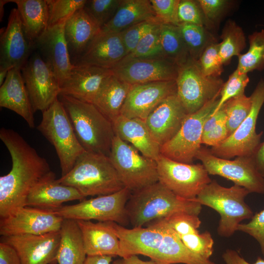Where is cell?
Wrapping results in <instances>:
<instances>
[{"instance_id":"6da1fadb","label":"cell","mask_w":264,"mask_h":264,"mask_svg":"<svg viewBox=\"0 0 264 264\" xmlns=\"http://www.w3.org/2000/svg\"><path fill=\"white\" fill-rule=\"evenodd\" d=\"M0 139L7 149L12 168L0 177V217L25 206L31 190L52 171L41 156L19 133L2 128Z\"/></svg>"},{"instance_id":"7a4b0ae2","label":"cell","mask_w":264,"mask_h":264,"mask_svg":"<svg viewBox=\"0 0 264 264\" xmlns=\"http://www.w3.org/2000/svg\"><path fill=\"white\" fill-rule=\"evenodd\" d=\"M201 206L176 196L158 181L132 193L126 207L130 223L138 227L178 213L198 216Z\"/></svg>"},{"instance_id":"3957f363","label":"cell","mask_w":264,"mask_h":264,"mask_svg":"<svg viewBox=\"0 0 264 264\" xmlns=\"http://www.w3.org/2000/svg\"><path fill=\"white\" fill-rule=\"evenodd\" d=\"M76 137L84 149L109 155L115 132L113 125L91 103L60 94Z\"/></svg>"},{"instance_id":"277c9868","label":"cell","mask_w":264,"mask_h":264,"mask_svg":"<svg viewBox=\"0 0 264 264\" xmlns=\"http://www.w3.org/2000/svg\"><path fill=\"white\" fill-rule=\"evenodd\" d=\"M57 180L75 188L85 198L109 195L124 188L109 156L87 151L68 173Z\"/></svg>"},{"instance_id":"5b68a950","label":"cell","mask_w":264,"mask_h":264,"mask_svg":"<svg viewBox=\"0 0 264 264\" xmlns=\"http://www.w3.org/2000/svg\"><path fill=\"white\" fill-rule=\"evenodd\" d=\"M249 194L247 190L238 185L225 187L213 180L193 200L219 214L218 234L221 237L228 238L237 231L242 221L250 220L254 216L252 210L244 201Z\"/></svg>"},{"instance_id":"8992f818","label":"cell","mask_w":264,"mask_h":264,"mask_svg":"<svg viewBox=\"0 0 264 264\" xmlns=\"http://www.w3.org/2000/svg\"><path fill=\"white\" fill-rule=\"evenodd\" d=\"M37 129L54 147L59 160L61 176H65L86 151L79 142L58 98L42 112V118Z\"/></svg>"},{"instance_id":"52a82bcc","label":"cell","mask_w":264,"mask_h":264,"mask_svg":"<svg viewBox=\"0 0 264 264\" xmlns=\"http://www.w3.org/2000/svg\"><path fill=\"white\" fill-rule=\"evenodd\" d=\"M109 156L124 187L132 193L158 181L156 161L116 135Z\"/></svg>"},{"instance_id":"ba28073f","label":"cell","mask_w":264,"mask_h":264,"mask_svg":"<svg viewBox=\"0 0 264 264\" xmlns=\"http://www.w3.org/2000/svg\"><path fill=\"white\" fill-rule=\"evenodd\" d=\"M131 194L124 187L111 194L84 199L75 204L63 206L54 212L63 219L114 222L125 227L130 223L126 206Z\"/></svg>"},{"instance_id":"9c48e42d","label":"cell","mask_w":264,"mask_h":264,"mask_svg":"<svg viewBox=\"0 0 264 264\" xmlns=\"http://www.w3.org/2000/svg\"><path fill=\"white\" fill-rule=\"evenodd\" d=\"M176 82L177 96L188 114L220 96L224 84L220 77L205 76L197 61L191 57L178 66Z\"/></svg>"},{"instance_id":"30bf717a","label":"cell","mask_w":264,"mask_h":264,"mask_svg":"<svg viewBox=\"0 0 264 264\" xmlns=\"http://www.w3.org/2000/svg\"><path fill=\"white\" fill-rule=\"evenodd\" d=\"M216 97L195 112L188 114L176 134L160 147V154L181 163L193 164L201 147L203 127L216 109L219 100Z\"/></svg>"},{"instance_id":"8fae6325","label":"cell","mask_w":264,"mask_h":264,"mask_svg":"<svg viewBox=\"0 0 264 264\" xmlns=\"http://www.w3.org/2000/svg\"><path fill=\"white\" fill-rule=\"evenodd\" d=\"M252 106L249 114L237 129L222 143L211 147L215 155L230 159L238 156H252L261 143L263 132L257 133V120L264 103V80L262 79L251 95Z\"/></svg>"},{"instance_id":"7c38bea8","label":"cell","mask_w":264,"mask_h":264,"mask_svg":"<svg viewBox=\"0 0 264 264\" xmlns=\"http://www.w3.org/2000/svg\"><path fill=\"white\" fill-rule=\"evenodd\" d=\"M196 159L201 162L209 175L231 180L250 193L264 195V178L252 156H238L233 160L224 159L213 154L210 149L201 147Z\"/></svg>"},{"instance_id":"4fadbf2b","label":"cell","mask_w":264,"mask_h":264,"mask_svg":"<svg viewBox=\"0 0 264 264\" xmlns=\"http://www.w3.org/2000/svg\"><path fill=\"white\" fill-rule=\"evenodd\" d=\"M158 181L176 196L195 199L211 181L202 164H187L161 154L156 161Z\"/></svg>"},{"instance_id":"5bb4252c","label":"cell","mask_w":264,"mask_h":264,"mask_svg":"<svg viewBox=\"0 0 264 264\" xmlns=\"http://www.w3.org/2000/svg\"><path fill=\"white\" fill-rule=\"evenodd\" d=\"M21 73L34 112L46 110L61 93L60 85L51 67L38 51L34 52Z\"/></svg>"},{"instance_id":"9a60e30c","label":"cell","mask_w":264,"mask_h":264,"mask_svg":"<svg viewBox=\"0 0 264 264\" xmlns=\"http://www.w3.org/2000/svg\"><path fill=\"white\" fill-rule=\"evenodd\" d=\"M63 220L53 211L25 206L0 218V234L5 237L56 232Z\"/></svg>"},{"instance_id":"2e32d148","label":"cell","mask_w":264,"mask_h":264,"mask_svg":"<svg viewBox=\"0 0 264 264\" xmlns=\"http://www.w3.org/2000/svg\"><path fill=\"white\" fill-rule=\"evenodd\" d=\"M178 65L165 57H125L111 70L113 74L131 85L176 80Z\"/></svg>"},{"instance_id":"e0dca14e","label":"cell","mask_w":264,"mask_h":264,"mask_svg":"<svg viewBox=\"0 0 264 264\" xmlns=\"http://www.w3.org/2000/svg\"><path fill=\"white\" fill-rule=\"evenodd\" d=\"M35 49L28 38L17 8L10 13L7 26L0 30V66L22 68Z\"/></svg>"},{"instance_id":"ac0fdd59","label":"cell","mask_w":264,"mask_h":264,"mask_svg":"<svg viewBox=\"0 0 264 264\" xmlns=\"http://www.w3.org/2000/svg\"><path fill=\"white\" fill-rule=\"evenodd\" d=\"M175 94H176V80L132 85L120 115L145 120L163 100Z\"/></svg>"},{"instance_id":"d6986e66","label":"cell","mask_w":264,"mask_h":264,"mask_svg":"<svg viewBox=\"0 0 264 264\" xmlns=\"http://www.w3.org/2000/svg\"><path fill=\"white\" fill-rule=\"evenodd\" d=\"M17 251L22 264H56L60 230L40 235L2 237Z\"/></svg>"},{"instance_id":"ffe728a7","label":"cell","mask_w":264,"mask_h":264,"mask_svg":"<svg viewBox=\"0 0 264 264\" xmlns=\"http://www.w3.org/2000/svg\"><path fill=\"white\" fill-rule=\"evenodd\" d=\"M65 22L48 27L34 44L35 48L51 67L61 87L73 66L65 35Z\"/></svg>"},{"instance_id":"44dd1931","label":"cell","mask_w":264,"mask_h":264,"mask_svg":"<svg viewBox=\"0 0 264 264\" xmlns=\"http://www.w3.org/2000/svg\"><path fill=\"white\" fill-rule=\"evenodd\" d=\"M120 33L100 32L88 44L73 65H87L112 69L127 55Z\"/></svg>"},{"instance_id":"7402d4cb","label":"cell","mask_w":264,"mask_h":264,"mask_svg":"<svg viewBox=\"0 0 264 264\" xmlns=\"http://www.w3.org/2000/svg\"><path fill=\"white\" fill-rule=\"evenodd\" d=\"M188 113L176 94L163 100L145 120L151 134L161 146L177 132Z\"/></svg>"},{"instance_id":"603a6c76","label":"cell","mask_w":264,"mask_h":264,"mask_svg":"<svg viewBox=\"0 0 264 264\" xmlns=\"http://www.w3.org/2000/svg\"><path fill=\"white\" fill-rule=\"evenodd\" d=\"M113 74L111 69L87 65H73L61 87L60 94L92 104L104 81Z\"/></svg>"},{"instance_id":"cb8c5ba5","label":"cell","mask_w":264,"mask_h":264,"mask_svg":"<svg viewBox=\"0 0 264 264\" xmlns=\"http://www.w3.org/2000/svg\"><path fill=\"white\" fill-rule=\"evenodd\" d=\"M85 198L75 188L60 183L51 171L31 190L26 206L55 211L65 202Z\"/></svg>"},{"instance_id":"d4e9b609","label":"cell","mask_w":264,"mask_h":264,"mask_svg":"<svg viewBox=\"0 0 264 264\" xmlns=\"http://www.w3.org/2000/svg\"><path fill=\"white\" fill-rule=\"evenodd\" d=\"M115 134L136 149L144 156L156 161L160 145L151 134L145 120L120 115L112 122Z\"/></svg>"},{"instance_id":"484cf974","label":"cell","mask_w":264,"mask_h":264,"mask_svg":"<svg viewBox=\"0 0 264 264\" xmlns=\"http://www.w3.org/2000/svg\"><path fill=\"white\" fill-rule=\"evenodd\" d=\"M0 106L16 112L29 128H35L34 111L21 69L13 68L8 71L0 87Z\"/></svg>"},{"instance_id":"4316f807","label":"cell","mask_w":264,"mask_h":264,"mask_svg":"<svg viewBox=\"0 0 264 264\" xmlns=\"http://www.w3.org/2000/svg\"><path fill=\"white\" fill-rule=\"evenodd\" d=\"M151 222L159 226L164 233L159 247L150 258L156 264H216L188 249L163 219Z\"/></svg>"},{"instance_id":"83f0119b","label":"cell","mask_w":264,"mask_h":264,"mask_svg":"<svg viewBox=\"0 0 264 264\" xmlns=\"http://www.w3.org/2000/svg\"><path fill=\"white\" fill-rule=\"evenodd\" d=\"M76 221L82 233L87 256H119L120 241L111 222Z\"/></svg>"},{"instance_id":"f1b7e54d","label":"cell","mask_w":264,"mask_h":264,"mask_svg":"<svg viewBox=\"0 0 264 264\" xmlns=\"http://www.w3.org/2000/svg\"><path fill=\"white\" fill-rule=\"evenodd\" d=\"M101 28L83 8L78 10L65 22L64 32L71 62L80 56Z\"/></svg>"},{"instance_id":"f546056e","label":"cell","mask_w":264,"mask_h":264,"mask_svg":"<svg viewBox=\"0 0 264 264\" xmlns=\"http://www.w3.org/2000/svg\"><path fill=\"white\" fill-rule=\"evenodd\" d=\"M145 21L159 22L150 0H121L114 16L101 31L120 33Z\"/></svg>"},{"instance_id":"4dcf8cb0","label":"cell","mask_w":264,"mask_h":264,"mask_svg":"<svg viewBox=\"0 0 264 264\" xmlns=\"http://www.w3.org/2000/svg\"><path fill=\"white\" fill-rule=\"evenodd\" d=\"M131 86L113 74L103 83L92 104L112 122L121 114Z\"/></svg>"},{"instance_id":"1f68e13d","label":"cell","mask_w":264,"mask_h":264,"mask_svg":"<svg viewBox=\"0 0 264 264\" xmlns=\"http://www.w3.org/2000/svg\"><path fill=\"white\" fill-rule=\"evenodd\" d=\"M60 233V242L56 256L57 263L84 264L87 254L77 221L64 219Z\"/></svg>"},{"instance_id":"d6a6232c","label":"cell","mask_w":264,"mask_h":264,"mask_svg":"<svg viewBox=\"0 0 264 264\" xmlns=\"http://www.w3.org/2000/svg\"><path fill=\"white\" fill-rule=\"evenodd\" d=\"M16 4L25 32L30 40L35 41L48 28L47 0H12Z\"/></svg>"},{"instance_id":"836d02e7","label":"cell","mask_w":264,"mask_h":264,"mask_svg":"<svg viewBox=\"0 0 264 264\" xmlns=\"http://www.w3.org/2000/svg\"><path fill=\"white\" fill-rule=\"evenodd\" d=\"M159 39L165 58L179 66L190 57L178 26L160 23Z\"/></svg>"},{"instance_id":"e575fe53","label":"cell","mask_w":264,"mask_h":264,"mask_svg":"<svg viewBox=\"0 0 264 264\" xmlns=\"http://www.w3.org/2000/svg\"><path fill=\"white\" fill-rule=\"evenodd\" d=\"M219 55L223 65L228 64L232 58L238 57L246 46V40L242 28L235 22L228 20L220 36Z\"/></svg>"},{"instance_id":"d590c367","label":"cell","mask_w":264,"mask_h":264,"mask_svg":"<svg viewBox=\"0 0 264 264\" xmlns=\"http://www.w3.org/2000/svg\"><path fill=\"white\" fill-rule=\"evenodd\" d=\"M178 27L190 56L195 60L198 59L207 47L217 43L215 37L204 26L180 23Z\"/></svg>"},{"instance_id":"8d00e7d4","label":"cell","mask_w":264,"mask_h":264,"mask_svg":"<svg viewBox=\"0 0 264 264\" xmlns=\"http://www.w3.org/2000/svg\"><path fill=\"white\" fill-rule=\"evenodd\" d=\"M248 40V51L238 57L237 69L241 73L245 74L255 70L264 69V30L249 35Z\"/></svg>"},{"instance_id":"74e56055","label":"cell","mask_w":264,"mask_h":264,"mask_svg":"<svg viewBox=\"0 0 264 264\" xmlns=\"http://www.w3.org/2000/svg\"><path fill=\"white\" fill-rule=\"evenodd\" d=\"M228 136L239 127L250 113L252 99L244 94L232 98L225 104Z\"/></svg>"},{"instance_id":"f35d334b","label":"cell","mask_w":264,"mask_h":264,"mask_svg":"<svg viewBox=\"0 0 264 264\" xmlns=\"http://www.w3.org/2000/svg\"><path fill=\"white\" fill-rule=\"evenodd\" d=\"M160 24L157 23L153 25L141 38L134 50L125 57L130 58L165 57L160 42Z\"/></svg>"},{"instance_id":"ab89813d","label":"cell","mask_w":264,"mask_h":264,"mask_svg":"<svg viewBox=\"0 0 264 264\" xmlns=\"http://www.w3.org/2000/svg\"><path fill=\"white\" fill-rule=\"evenodd\" d=\"M121 0H87L83 9L101 29L114 16Z\"/></svg>"},{"instance_id":"60d3db41","label":"cell","mask_w":264,"mask_h":264,"mask_svg":"<svg viewBox=\"0 0 264 264\" xmlns=\"http://www.w3.org/2000/svg\"><path fill=\"white\" fill-rule=\"evenodd\" d=\"M87 0H47L48 27L65 22L78 10L84 7Z\"/></svg>"},{"instance_id":"b9f144b4","label":"cell","mask_w":264,"mask_h":264,"mask_svg":"<svg viewBox=\"0 0 264 264\" xmlns=\"http://www.w3.org/2000/svg\"><path fill=\"white\" fill-rule=\"evenodd\" d=\"M249 82L247 74L241 73L236 69L224 83L221 89L218 104L213 114L218 111L229 99L244 94V90Z\"/></svg>"},{"instance_id":"7bdbcfd3","label":"cell","mask_w":264,"mask_h":264,"mask_svg":"<svg viewBox=\"0 0 264 264\" xmlns=\"http://www.w3.org/2000/svg\"><path fill=\"white\" fill-rule=\"evenodd\" d=\"M178 237L184 245L193 253L207 259L213 254L214 242L209 232L200 233L198 231Z\"/></svg>"},{"instance_id":"ee69618b","label":"cell","mask_w":264,"mask_h":264,"mask_svg":"<svg viewBox=\"0 0 264 264\" xmlns=\"http://www.w3.org/2000/svg\"><path fill=\"white\" fill-rule=\"evenodd\" d=\"M179 24L190 23L212 29L206 20L198 0H179L177 9Z\"/></svg>"},{"instance_id":"f6af8a7d","label":"cell","mask_w":264,"mask_h":264,"mask_svg":"<svg viewBox=\"0 0 264 264\" xmlns=\"http://www.w3.org/2000/svg\"><path fill=\"white\" fill-rule=\"evenodd\" d=\"M197 61L202 73L206 76L220 77L223 72V64L219 55V43L209 45Z\"/></svg>"},{"instance_id":"bcb514c9","label":"cell","mask_w":264,"mask_h":264,"mask_svg":"<svg viewBox=\"0 0 264 264\" xmlns=\"http://www.w3.org/2000/svg\"><path fill=\"white\" fill-rule=\"evenodd\" d=\"M178 236L198 232L201 221L198 216L187 213H178L163 218Z\"/></svg>"},{"instance_id":"7dc6e473","label":"cell","mask_w":264,"mask_h":264,"mask_svg":"<svg viewBox=\"0 0 264 264\" xmlns=\"http://www.w3.org/2000/svg\"><path fill=\"white\" fill-rule=\"evenodd\" d=\"M160 23L178 26L177 9L179 0H150Z\"/></svg>"},{"instance_id":"c3c4849f","label":"cell","mask_w":264,"mask_h":264,"mask_svg":"<svg viewBox=\"0 0 264 264\" xmlns=\"http://www.w3.org/2000/svg\"><path fill=\"white\" fill-rule=\"evenodd\" d=\"M159 22L145 21L129 27L120 32L128 54L134 50L145 33L153 25Z\"/></svg>"},{"instance_id":"681fc988","label":"cell","mask_w":264,"mask_h":264,"mask_svg":"<svg viewBox=\"0 0 264 264\" xmlns=\"http://www.w3.org/2000/svg\"><path fill=\"white\" fill-rule=\"evenodd\" d=\"M237 231L242 232L253 237L260 245L264 258V209L254 214L246 223H240Z\"/></svg>"},{"instance_id":"f907efd6","label":"cell","mask_w":264,"mask_h":264,"mask_svg":"<svg viewBox=\"0 0 264 264\" xmlns=\"http://www.w3.org/2000/svg\"><path fill=\"white\" fill-rule=\"evenodd\" d=\"M205 17L212 28L229 6L226 0H198Z\"/></svg>"},{"instance_id":"816d5d0a","label":"cell","mask_w":264,"mask_h":264,"mask_svg":"<svg viewBox=\"0 0 264 264\" xmlns=\"http://www.w3.org/2000/svg\"><path fill=\"white\" fill-rule=\"evenodd\" d=\"M228 137L226 121L215 127L208 132L202 134L201 144L216 147L222 143Z\"/></svg>"},{"instance_id":"f5cc1de1","label":"cell","mask_w":264,"mask_h":264,"mask_svg":"<svg viewBox=\"0 0 264 264\" xmlns=\"http://www.w3.org/2000/svg\"><path fill=\"white\" fill-rule=\"evenodd\" d=\"M0 264H22L16 250L2 241L0 242Z\"/></svg>"},{"instance_id":"db71d44e","label":"cell","mask_w":264,"mask_h":264,"mask_svg":"<svg viewBox=\"0 0 264 264\" xmlns=\"http://www.w3.org/2000/svg\"><path fill=\"white\" fill-rule=\"evenodd\" d=\"M226 111L224 104L216 113L210 115L204 122L202 134L212 130L220 123L226 121Z\"/></svg>"},{"instance_id":"11a10c76","label":"cell","mask_w":264,"mask_h":264,"mask_svg":"<svg viewBox=\"0 0 264 264\" xmlns=\"http://www.w3.org/2000/svg\"><path fill=\"white\" fill-rule=\"evenodd\" d=\"M222 258L225 264H264V259L258 257L256 262L250 264L241 257L235 250L227 249L222 255Z\"/></svg>"},{"instance_id":"9f6ffc18","label":"cell","mask_w":264,"mask_h":264,"mask_svg":"<svg viewBox=\"0 0 264 264\" xmlns=\"http://www.w3.org/2000/svg\"><path fill=\"white\" fill-rule=\"evenodd\" d=\"M252 157L258 170L264 178V141L260 143Z\"/></svg>"},{"instance_id":"6f0895ef","label":"cell","mask_w":264,"mask_h":264,"mask_svg":"<svg viewBox=\"0 0 264 264\" xmlns=\"http://www.w3.org/2000/svg\"><path fill=\"white\" fill-rule=\"evenodd\" d=\"M112 264H156L152 260L143 261L137 255H132L126 257H120L114 261Z\"/></svg>"},{"instance_id":"680465c9","label":"cell","mask_w":264,"mask_h":264,"mask_svg":"<svg viewBox=\"0 0 264 264\" xmlns=\"http://www.w3.org/2000/svg\"><path fill=\"white\" fill-rule=\"evenodd\" d=\"M112 258L105 255L87 256L84 264H110Z\"/></svg>"},{"instance_id":"91938a15","label":"cell","mask_w":264,"mask_h":264,"mask_svg":"<svg viewBox=\"0 0 264 264\" xmlns=\"http://www.w3.org/2000/svg\"><path fill=\"white\" fill-rule=\"evenodd\" d=\"M9 70L5 67L0 66V86L3 83Z\"/></svg>"},{"instance_id":"94428289","label":"cell","mask_w":264,"mask_h":264,"mask_svg":"<svg viewBox=\"0 0 264 264\" xmlns=\"http://www.w3.org/2000/svg\"><path fill=\"white\" fill-rule=\"evenodd\" d=\"M10 2V0H0V21H1V19L3 16V6L7 2Z\"/></svg>"},{"instance_id":"6125c7cd","label":"cell","mask_w":264,"mask_h":264,"mask_svg":"<svg viewBox=\"0 0 264 264\" xmlns=\"http://www.w3.org/2000/svg\"><path fill=\"white\" fill-rule=\"evenodd\" d=\"M263 79H264V78Z\"/></svg>"}]
</instances>
